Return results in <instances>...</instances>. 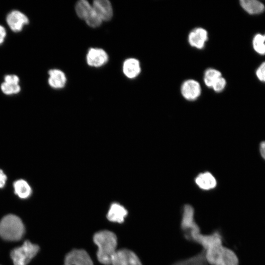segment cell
<instances>
[{
	"instance_id": "obj_1",
	"label": "cell",
	"mask_w": 265,
	"mask_h": 265,
	"mask_svg": "<svg viewBox=\"0 0 265 265\" xmlns=\"http://www.w3.org/2000/svg\"><path fill=\"white\" fill-rule=\"evenodd\" d=\"M180 224L184 238L203 248L208 264L238 265V259L235 253L223 245V238L219 230H216L209 234L201 233L194 218V210L190 205H184Z\"/></svg>"
},
{
	"instance_id": "obj_2",
	"label": "cell",
	"mask_w": 265,
	"mask_h": 265,
	"mask_svg": "<svg viewBox=\"0 0 265 265\" xmlns=\"http://www.w3.org/2000/svg\"><path fill=\"white\" fill-rule=\"evenodd\" d=\"M93 240L97 245V257L104 265H111L112 259L117 251V238L112 232L105 230L95 233Z\"/></svg>"
},
{
	"instance_id": "obj_3",
	"label": "cell",
	"mask_w": 265,
	"mask_h": 265,
	"mask_svg": "<svg viewBox=\"0 0 265 265\" xmlns=\"http://www.w3.org/2000/svg\"><path fill=\"white\" fill-rule=\"evenodd\" d=\"M25 233L22 220L17 215L10 214L4 216L0 221V237L8 241L21 239Z\"/></svg>"
},
{
	"instance_id": "obj_4",
	"label": "cell",
	"mask_w": 265,
	"mask_h": 265,
	"mask_svg": "<svg viewBox=\"0 0 265 265\" xmlns=\"http://www.w3.org/2000/svg\"><path fill=\"white\" fill-rule=\"evenodd\" d=\"M39 250L38 245L26 240L22 245L12 250L10 256L14 265H27Z\"/></svg>"
},
{
	"instance_id": "obj_5",
	"label": "cell",
	"mask_w": 265,
	"mask_h": 265,
	"mask_svg": "<svg viewBox=\"0 0 265 265\" xmlns=\"http://www.w3.org/2000/svg\"><path fill=\"white\" fill-rule=\"evenodd\" d=\"M111 265H142L137 255L126 248L117 250L113 256Z\"/></svg>"
},
{
	"instance_id": "obj_6",
	"label": "cell",
	"mask_w": 265,
	"mask_h": 265,
	"mask_svg": "<svg viewBox=\"0 0 265 265\" xmlns=\"http://www.w3.org/2000/svg\"><path fill=\"white\" fill-rule=\"evenodd\" d=\"M63 265H93V263L85 250L74 249L66 254Z\"/></svg>"
},
{
	"instance_id": "obj_7",
	"label": "cell",
	"mask_w": 265,
	"mask_h": 265,
	"mask_svg": "<svg viewBox=\"0 0 265 265\" xmlns=\"http://www.w3.org/2000/svg\"><path fill=\"white\" fill-rule=\"evenodd\" d=\"M6 21L10 28L15 32L21 31L29 23L28 18L25 14L16 10L7 14Z\"/></svg>"
},
{
	"instance_id": "obj_8",
	"label": "cell",
	"mask_w": 265,
	"mask_h": 265,
	"mask_svg": "<svg viewBox=\"0 0 265 265\" xmlns=\"http://www.w3.org/2000/svg\"><path fill=\"white\" fill-rule=\"evenodd\" d=\"M108 59L106 53L102 49L91 48L86 55L87 64L95 67L104 65L107 62Z\"/></svg>"
},
{
	"instance_id": "obj_9",
	"label": "cell",
	"mask_w": 265,
	"mask_h": 265,
	"mask_svg": "<svg viewBox=\"0 0 265 265\" xmlns=\"http://www.w3.org/2000/svg\"><path fill=\"white\" fill-rule=\"evenodd\" d=\"M201 86L197 81L188 80L185 81L181 87V93L184 97L189 101L196 100L201 94Z\"/></svg>"
},
{
	"instance_id": "obj_10",
	"label": "cell",
	"mask_w": 265,
	"mask_h": 265,
	"mask_svg": "<svg viewBox=\"0 0 265 265\" xmlns=\"http://www.w3.org/2000/svg\"><path fill=\"white\" fill-rule=\"evenodd\" d=\"M92 7L101 20L105 21L110 20L113 16L112 5L107 0H96L93 1Z\"/></svg>"
},
{
	"instance_id": "obj_11",
	"label": "cell",
	"mask_w": 265,
	"mask_h": 265,
	"mask_svg": "<svg viewBox=\"0 0 265 265\" xmlns=\"http://www.w3.org/2000/svg\"><path fill=\"white\" fill-rule=\"evenodd\" d=\"M128 213V211L124 207L119 203H113L109 208L106 218L111 222L122 223Z\"/></svg>"
},
{
	"instance_id": "obj_12",
	"label": "cell",
	"mask_w": 265,
	"mask_h": 265,
	"mask_svg": "<svg viewBox=\"0 0 265 265\" xmlns=\"http://www.w3.org/2000/svg\"><path fill=\"white\" fill-rule=\"evenodd\" d=\"M75 10L78 16L84 20L86 23L97 15L92 5L85 0L78 1L75 6Z\"/></svg>"
},
{
	"instance_id": "obj_13",
	"label": "cell",
	"mask_w": 265,
	"mask_h": 265,
	"mask_svg": "<svg viewBox=\"0 0 265 265\" xmlns=\"http://www.w3.org/2000/svg\"><path fill=\"white\" fill-rule=\"evenodd\" d=\"M208 40V32L204 28L198 27L191 31L188 35L190 45L197 49H202Z\"/></svg>"
},
{
	"instance_id": "obj_14",
	"label": "cell",
	"mask_w": 265,
	"mask_h": 265,
	"mask_svg": "<svg viewBox=\"0 0 265 265\" xmlns=\"http://www.w3.org/2000/svg\"><path fill=\"white\" fill-rule=\"evenodd\" d=\"M48 83L55 89L63 88L66 84L67 79L65 74L58 69H51L48 72Z\"/></svg>"
},
{
	"instance_id": "obj_15",
	"label": "cell",
	"mask_w": 265,
	"mask_h": 265,
	"mask_svg": "<svg viewBox=\"0 0 265 265\" xmlns=\"http://www.w3.org/2000/svg\"><path fill=\"white\" fill-rule=\"evenodd\" d=\"M123 71L125 75L129 79L136 78L141 71L139 61L135 58L126 59L123 63Z\"/></svg>"
},
{
	"instance_id": "obj_16",
	"label": "cell",
	"mask_w": 265,
	"mask_h": 265,
	"mask_svg": "<svg viewBox=\"0 0 265 265\" xmlns=\"http://www.w3.org/2000/svg\"><path fill=\"white\" fill-rule=\"evenodd\" d=\"M197 185L204 190H210L216 186V181L214 176L210 172H207L200 174L196 178Z\"/></svg>"
},
{
	"instance_id": "obj_17",
	"label": "cell",
	"mask_w": 265,
	"mask_h": 265,
	"mask_svg": "<svg viewBox=\"0 0 265 265\" xmlns=\"http://www.w3.org/2000/svg\"><path fill=\"white\" fill-rule=\"evenodd\" d=\"M15 193L21 199H26L32 193L31 187L28 183L23 179L16 180L13 183Z\"/></svg>"
},
{
	"instance_id": "obj_18",
	"label": "cell",
	"mask_w": 265,
	"mask_h": 265,
	"mask_svg": "<svg viewBox=\"0 0 265 265\" xmlns=\"http://www.w3.org/2000/svg\"><path fill=\"white\" fill-rule=\"evenodd\" d=\"M171 265H208L204 251L201 252L190 257L182 259L173 263Z\"/></svg>"
},
{
	"instance_id": "obj_19",
	"label": "cell",
	"mask_w": 265,
	"mask_h": 265,
	"mask_svg": "<svg viewBox=\"0 0 265 265\" xmlns=\"http://www.w3.org/2000/svg\"><path fill=\"white\" fill-rule=\"evenodd\" d=\"M241 7L250 14H257L263 12L265 10L264 5L256 0H241Z\"/></svg>"
},
{
	"instance_id": "obj_20",
	"label": "cell",
	"mask_w": 265,
	"mask_h": 265,
	"mask_svg": "<svg viewBox=\"0 0 265 265\" xmlns=\"http://www.w3.org/2000/svg\"><path fill=\"white\" fill-rule=\"evenodd\" d=\"M221 77V73L214 69H209L205 73L204 82L209 87H212L216 80Z\"/></svg>"
},
{
	"instance_id": "obj_21",
	"label": "cell",
	"mask_w": 265,
	"mask_h": 265,
	"mask_svg": "<svg viewBox=\"0 0 265 265\" xmlns=\"http://www.w3.org/2000/svg\"><path fill=\"white\" fill-rule=\"evenodd\" d=\"M265 35L257 34L253 40V46L256 52L261 54H265Z\"/></svg>"
},
{
	"instance_id": "obj_22",
	"label": "cell",
	"mask_w": 265,
	"mask_h": 265,
	"mask_svg": "<svg viewBox=\"0 0 265 265\" xmlns=\"http://www.w3.org/2000/svg\"><path fill=\"white\" fill-rule=\"evenodd\" d=\"M2 92L6 95L16 94L20 92L21 87L19 84H10L3 82L0 85Z\"/></svg>"
},
{
	"instance_id": "obj_23",
	"label": "cell",
	"mask_w": 265,
	"mask_h": 265,
	"mask_svg": "<svg viewBox=\"0 0 265 265\" xmlns=\"http://www.w3.org/2000/svg\"><path fill=\"white\" fill-rule=\"evenodd\" d=\"M226 80L222 77L218 79L214 83L212 88L216 92L222 91L226 86Z\"/></svg>"
},
{
	"instance_id": "obj_24",
	"label": "cell",
	"mask_w": 265,
	"mask_h": 265,
	"mask_svg": "<svg viewBox=\"0 0 265 265\" xmlns=\"http://www.w3.org/2000/svg\"><path fill=\"white\" fill-rule=\"evenodd\" d=\"M20 79L16 75H7L4 77V82L10 84H19Z\"/></svg>"
},
{
	"instance_id": "obj_25",
	"label": "cell",
	"mask_w": 265,
	"mask_h": 265,
	"mask_svg": "<svg viewBox=\"0 0 265 265\" xmlns=\"http://www.w3.org/2000/svg\"><path fill=\"white\" fill-rule=\"evenodd\" d=\"M256 75L261 81L265 82V62H263L258 68L256 71Z\"/></svg>"
},
{
	"instance_id": "obj_26",
	"label": "cell",
	"mask_w": 265,
	"mask_h": 265,
	"mask_svg": "<svg viewBox=\"0 0 265 265\" xmlns=\"http://www.w3.org/2000/svg\"><path fill=\"white\" fill-rule=\"evenodd\" d=\"M7 176L2 170L0 169V188H3L7 181Z\"/></svg>"
},
{
	"instance_id": "obj_27",
	"label": "cell",
	"mask_w": 265,
	"mask_h": 265,
	"mask_svg": "<svg viewBox=\"0 0 265 265\" xmlns=\"http://www.w3.org/2000/svg\"><path fill=\"white\" fill-rule=\"evenodd\" d=\"M6 35V32L5 28L0 25V45L4 42Z\"/></svg>"
},
{
	"instance_id": "obj_28",
	"label": "cell",
	"mask_w": 265,
	"mask_h": 265,
	"mask_svg": "<svg viewBox=\"0 0 265 265\" xmlns=\"http://www.w3.org/2000/svg\"><path fill=\"white\" fill-rule=\"evenodd\" d=\"M260 152L263 158L265 159V141L261 142L260 144Z\"/></svg>"
}]
</instances>
